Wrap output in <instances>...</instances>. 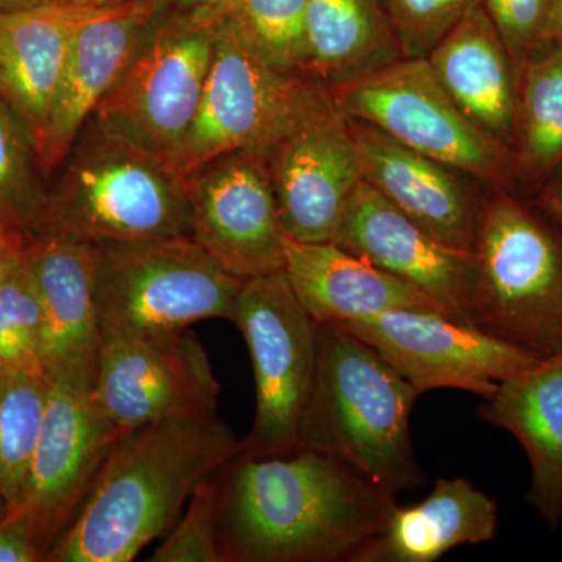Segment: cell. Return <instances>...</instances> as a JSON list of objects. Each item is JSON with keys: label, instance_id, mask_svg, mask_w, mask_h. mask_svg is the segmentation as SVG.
<instances>
[{"label": "cell", "instance_id": "cell-1", "mask_svg": "<svg viewBox=\"0 0 562 562\" xmlns=\"http://www.w3.org/2000/svg\"><path fill=\"white\" fill-rule=\"evenodd\" d=\"M222 562H360L397 494L330 454L243 452L214 472Z\"/></svg>", "mask_w": 562, "mask_h": 562}, {"label": "cell", "instance_id": "cell-2", "mask_svg": "<svg viewBox=\"0 0 562 562\" xmlns=\"http://www.w3.org/2000/svg\"><path fill=\"white\" fill-rule=\"evenodd\" d=\"M217 414H179L124 432L52 562H128L179 520L195 487L243 452Z\"/></svg>", "mask_w": 562, "mask_h": 562}, {"label": "cell", "instance_id": "cell-3", "mask_svg": "<svg viewBox=\"0 0 562 562\" xmlns=\"http://www.w3.org/2000/svg\"><path fill=\"white\" fill-rule=\"evenodd\" d=\"M420 392L368 342L317 324V360L299 449L338 458L398 494L427 479L414 457L409 417Z\"/></svg>", "mask_w": 562, "mask_h": 562}, {"label": "cell", "instance_id": "cell-4", "mask_svg": "<svg viewBox=\"0 0 562 562\" xmlns=\"http://www.w3.org/2000/svg\"><path fill=\"white\" fill-rule=\"evenodd\" d=\"M54 176L35 238H191L183 179L158 155L95 121L85 124Z\"/></svg>", "mask_w": 562, "mask_h": 562}, {"label": "cell", "instance_id": "cell-5", "mask_svg": "<svg viewBox=\"0 0 562 562\" xmlns=\"http://www.w3.org/2000/svg\"><path fill=\"white\" fill-rule=\"evenodd\" d=\"M471 325L539 361L562 360V233L498 188L483 202Z\"/></svg>", "mask_w": 562, "mask_h": 562}, {"label": "cell", "instance_id": "cell-6", "mask_svg": "<svg viewBox=\"0 0 562 562\" xmlns=\"http://www.w3.org/2000/svg\"><path fill=\"white\" fill-rule=\"evenodd\" d=\"M243 283L188 236L94 244L101 328L157 338L232 321Z\"/></svg>", "mask_w": 562, "mask_h": 562}, {"label": "cell", "instance_id": "cell-7", "mask_svg": "<svg viewBox=\"0 0 562 562\" xmlns=\"http://www.w3.org/2000/svg\"><path fill=\"white\" fill-rule=\"evenodd\" d=\"M328 91L347 120L364 122L454 171L502 190L519 172L514 151L462 113L425 57H403Z\"/></svg>", "mask_w": 562, "mask_h": 562}, {"label": "cell", "instance_id": "cell-8", "mask_svg": "<svg viewBox=\"0 0 562 562\" xmlns=\"http://www.w3.org/2000/svg\"><path fill=\"white\" fill-rule=\"evenodd\" d=\"M220 20L168 2L91 120L168 162L201 106Z\"/></svg>", "mask_w": 562, "mask_h": 562}, {"label": "cell", "instance_id": "cell-9", "mask_svg": "<svg viewBox=\"0 0 562 562\" xmlns=\"http://www.w3.org/2000/svg\"><path fill=\"white\" fill-rule=\"evenodd\" d=\"M232 322L246 339L257 386V413L243 453L268 458L297 452L316 371L317 322L283 271L244 280Z\"/></svg>", "mask_w": 562, "mask_h": 562}, {"label": "cell", "instance_id": "cell-10", "mask_svg": "<svg viewBox=\"0 0 562 562\" xmlns=\"http://www.w3.org/2000/svg\"><path fill=\"white\" fill-rule=\"evenodd\" d=\"M322 87L272 68L221 18L201 106L168 165L183 179L227 151L266 149Z\"/></svg>", "mask_w": 562, "mask_h": 562}, {"label": "cell", "instance_id": "cell-11", "mask_svg": "<svg viewBox=\"0 0 562 562\" xmlns=\"http://www.w3.org/2000/svg\"><path fill=\"white\" fill-rule=\"evenodd\" d=\"M265 150L284 235L331 243L362 169L350 121L328 88L322 87Z\"/></svg>", "mask_w": 562, "mask_h": 562}, {"label": "cell", "instance_id": "cell-12", "mask_svg": "<svg viewBox=\"0 0 562 562\" xmlns=\"http://www.w3.org/2000/svg\"><path fill=\"white\" fill-rule=\"evenodd\" d=\"M191 238L241 280L283 271L284 235L265 149L227 151L183 177Z\"/></svg>", "mask_w": 562, "mask_h": 562}, {"label": "cell", "instance_id": "cell-13", "mask_svg": "<svg viewBox=\"0 0 562 562\" xmlns=\"http://www.w3.org/2000/svg\"><path fill=\"white\" fill-rule=\"evenodd\" d=\"M220 392L209 353L192 333L154 338L101 328L92 398L121 436L179 414H216Z\"/></svg>", "mask_w": 562, "mask_h": 562}, {"label": "cell", "instance_id": "cell-14", "mask_svg": "<svg viewBox=\"0 0 562 562\" xmlns=\"http://www.w3.org/2000/svg\"><path fill=\"white\" fill-rule=\"evenodd\" d=\"M339 325L379 351L420 394L453 387L487 398L505 380L542 362L442 314L398 310Z\"/></svg>", "mask_w": 562, "mask_h": 562}, {"label": "cell", "instance_id": "cell-15", "mask_svg": "<svg viewBox=\"0 0 562 562\" xmlns=\"http://www.w3.org/2000/svg\"><path fill=\"white\" fill-rule=\"evenodd\" d=\"M120 436L92 394L49 382L22 503L43 560L72 524Z\"/></svg>", "mask_w": 562, "mask_h": 562}, {"label": "cell", "instance_id": "cell-16", "mask_svg": "<svg viewBox=\"0 0 562 562\" xmlns=\"http://www.w3.org/2000/svg\"><path fill=\"white\" fill-rule=\"evenodd\" d=\"M331 243L416 284L450 319L471 325L475 254L439 241L364 179L351 194Z\"/></svg>", "mask_w": 562, "mask_h": 562}, {"label": "cell", "instance_id": "cell-17", "mask_svg": "<svg viewBox=\"0 0 562 562\" xmlns=\"http://www.w3.org/2000/svg\"><path fill=\"white\" fill-rule=\"evenodd\" d=\"M41 310V358L47 382L92 394L101 324L94 297V244L40 236L25 244Z\"/></svg>", "mask_w": 562, "mask_h": 562}, {"label": "cell", "instance_id": "cell-18", "mask_svg": "<svg viewBox=\"0 0 562 562\" xmlns=\"http://www.w3.org/2000/svg\"><path fill=\"white\" fill-rule=\"evenodd\" d=\"M168 2L125 3L77 32L49 120L36 146L44 179L49 180L60 168L81 128L127 68L140 41Z\"/></svg>", "mask_w": 562, "mask_h": 562}, {"label": "cell", "instance_id": "cell-19", "mask_svg": "<svg viewBox=\"0 0 562 562\" xmlns=\"http://www.w3.org/2000/svg\"><path fill=\"white\" fill-rule=\"evenodd\" d=\"M349 121L362 179L439 241L473 251L483 202L476 201L457 171L364 122Z\"/></svg>", "mask_w": 562, "mask_h": 562}, {"label": "cell", "instance_id": "cell-20", "mask_svg": "<svg viewBox=\"0 0 562 562\" xmlns=\"http://www.w3.org/2000/svg\"><path fill=\"white\" fill-rule=\"evenodd\" d=\"M283 272L303 308L317 324L369 319L398 310L449 317L416 284L376 268L335 243H301L286 236Z\"/></svg>", "mask_w": 562, "mask_h": 562}, {"label": "cell", "instance_id": "cell-21", "mask_svg": "<svg viewBox=\"0 0 562 562\" xmlns=\"http://www.w3.org/2000/svg\"><path fill=\"white\" fill-rule=\"evenodd\" d=\"M114 9L60 0L0 11V98L31 128L36 146L49 120L77 32Z\"/></svg>", "mask_w": 562, "mask_h": 562}, {"label": "cell", "instance_id": "cell-22", "mask_svg": "<svg viewBox=\"0 0 562 562\" xmlns=\"http://www.w3.org/2000/svg\"><path fill=\"white\" fill-rule=\"evenodd\" d=\"M425 58L462 113L514 151L517 70L480 0Z\"/></svg>", "mask_w": 562, "mask_h": 562}, {"label": "cell", "instance_id": "cell-23", "mask_svg": "<svg viewBox=\"0 0 562 562\" xmlns=\"http://www.w3.org/2000/svg\"><path fill=\"white\" fill-rule=\"evenodd\" d=\"M480 417L513 435L531 464L527 502L539 517L562 522V360L542 361L498 384Z\"/></svg>", "mask_w": 562, "mask_h": 562}, {"label": "cell", "instance_id": "cell-24", "mask_svg": "<svg viewBox=\"0 0 562 562\" xmlns=\"http://www.w3.org/2000/svg\"><path fill=\"white\" fill-rule=\"evenodd\" d=\"M498 509L464 479L436 480L424 502L394 509L386 528L360 562H432L462 546L491 542Z\"/></svg>", "mask_w": 562, "mask_h": 562}, {"label": "cell", "instance_id": "cell-25", "mask_svg": "<svg viewBox=\"0 0 562 562\" xmlns=\"http://www.w3.org/2000/svg\"><path fill=\"white\" fill-rule=\"evenodd\" d=\"M401 58L382 0H308L306 79L338 87Z\"/></svg>", "mask_w": 562, "mask_h": 562}, {"label": "cell", "instance_id": "cell-26", "mask_svg": "<svg viewBox=\"0 0 562 562\" xmlns=\"http://www.w3.org/2000/svg\"><path fill=\"white\" fill-rule=\"evenodd\" d=\"M517 168L549 179L562 165V44L532 52L517 77Z\"/></svg>", "mask_w": 562, "mask_h": 562}, {"label": "cell", "instance_id": "cell-27", "mask_svg": "<svg viewBox=\"0 0 562 562\" xmlns=\"http://www.w3.org/2000/svg\"><path fill=\"white\" fill-rule=\"evenodd\" d=\"M49 382L25 372H0V498L21 508L38 441Z\"/></svg>", "mask_w": 562, "mask_h": 562}, {"label": "cell", "instance_id": "cell-28", "mask_svg": "<svg viewBox=\"0 0 562 562\" xmlns=\"http://www.w3.org/2000/svg\"><path fill=\"white\" fill-rule=\"evenodd\" d=\"M46 192L33 133L0 98V225L31 241L38 232Z\"/></svg>", "mask_w": 562, "mask_h": 562}, {"label": "cell", "instance_id": "cell-29", "mask_svg": "<svg viewBox=\"0 0 562 562\" xmlns=\"http://www.w3.org/2000/svg\"><path fill=\"white\" fill-rule=\"evenodd\" d=\"M306 9L308 0H231L221 18L272 68L303 76Z\"/></svg>", "mask_w": 562, "mask_h": 562}, {"label": "cell", "instance_id": "cell-30", "mask_svg": "<svg viewBox=\"0 0 562 562\" xmlns=\"http://www.w3.org/2000/svg\"><path fill=\"white\" fill-rule=\"evenodd\" d=\"M0 372L44 376L41 310L24 250L0 288Z\"/></svg>", "mask_w": 562, "mask_h": 562}, {"label": "cell", "instance_id": "cell-31", "mask_svg": "<svg viewBox=\"0 0 562 562\" xmlns=\"http://www.w3.org/2000/svg\"><path fill=\"white\" fill-rule=\"evenodd\" d=\"M403 57H427L473 0H382Z\"/></svg>", "mask_w": 562, "mask_h": 562}, {"label": "cell", "instance_id": "cell-32", "mask_svg": "<svg viewBox=\"0 0 562 562\" xmlns=\"http://www.w3.org/2000/svg\"><path fill=\"white\" fill-rule=\"evenodd\" d=\"M165 536L151 562H222L214 532L213 475L195 487L187 513Z\"/></svg>", "mask_w": 562, "mask_h": 562}, {"label": "cell", "instance_id": "cell-33", "mask_svg": "<svg viewBox=\"0 0 562 562\" xmlns=\"http://www.w3.org/2000/svg\"><path fill=\"white\" fill-rule=\"evenodd\" d=\"M501 33L519 77L520 68L543 44L553 0H480Z\"/></svg>", "mask_w": 562, "mask_h": 562}, {"label": "cell", "instance_id": "cell-34", "mask_svg": "<svg viewBox=\"0 0 562 562\" xmlns=\"http://www.w3.org/2000/svg\"><path fill=\"white\" fill-rule=\"evenodd\" d=\"M43 561L31 516L24 506L0 519V562Z\"/></svg>", "mask_w": 562, "mask_h": 562}, {"label": "cell", "instance_id": "cell-35", "mask_svg": "<svg viewBox=\"0 0 562 562\" xmlns=\"http://www.w3.org/2000/svg\"><path fill=\"white\" fill-rule=\"evenodd\" d=\"M538 209L560 228L562 233V165L543 181Z\"/></svg>", "mask_w": 562, "mask_h": 562}, {"label": "cell", "instance_id": "cell-36", "mask_svg": "<svg viewBox=\"0 0 562 562\" xmlns=\"http://www.w3.org/2000/svg\"><path fill=\"white\" fill-rule=\"evenodd\" d=\"M173 9L202 16L221 18L231 0H169Z\"/></svg>", "mask_w": 562, "mask_h": 562}, {"label": "cell", "instance_id": "cell-37", "mask_svg": "<svg viewBox=\"0 0 562 562\" xmlns=\"http://www.w3.org/2000/svg\"><path fill=\"white\" fill-rule=\"evenodd\" d=\"M25 244L27 243L11 244V246L0 247V288L3 286L11 271H13L14 266L20 261Z\"/></svg>", "mask_w": 562, "mask_h": 562}, {"label": "cell", "instance_id": "cell-38", "mask_svg": "<svg viewBox=\"0 0 562 562\" xmlns=\"http://www.w3.org/2000/svg\"><path fill=\"white\" fill-rule=\"evenodd\" d=\"M546 43L562 44V0H553L552 2L546 33H543V44Z\"/></svg>", "mask_w": 562, "mask_h": 562}, {"label": "cell", "instance_id": "cell-39", "mask_svg": "<svg viewBox=\"0 0 562 562\" xmlns=\"http://www.w3.org/2000/svg\"><path fill=\"white\" fill-rule=\"evenodd\" d=\"M52 2H60V0H0V11L31 9V7Z\"/></svg>", "mask_w": 562, "mask_h": 562}, {"label": "cell", "instance_id": "cell-40", "mask_svg": "<svg viewBox=\"0 0 562 562\" xmlns=\"http://www.w3.org/2000/svg\"><path fill=\"white\" fill-rule=\"evenodd\" d=\"M79 5L95 7V9H110V7H121L125 3L138 2V0H70Z\"/></svg>", "mask_w": 562, "mask_h": 562}, {"label": "cell", "instance_id": "cell-41", "mask_svg": "<svg viewBox=\"0 0 562 562\" xmlns=\"http://www.w3.org/2000/svg\"><path fill=\"white\" fill-rule=\"evenodd\" d=\"M27 243V239L21 233L10 231V228L0 225V247L11 246V244Z\"/></svg>", "mask_w": 562, "mask_h": 562}, {"label": "cell", "instance_id": "cell-42", "mask_svg": "<svg viewBox=\"0 0 562 562\" xmlns=\"http://www.w3.org/2000/svg\"><path fill=\"white\" fill-rule=\"evenodd\" d=\"M7 514V506L5 503L2 502V498H0V519H2L3 516Z\"/></svg>", "mask_w": 562, "mask_h": 562}]
</instances>
